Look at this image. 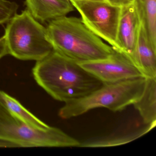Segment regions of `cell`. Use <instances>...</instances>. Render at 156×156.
I'll return each instance as SVG.
<instances>
[{
    "mask_svg": "<svg viewBox=\"0 0 156 156\" xmlns=\"http://www.w3.org/2000/svg\"><path fill=\"white\" fill-rule=\"evenodd\" d=\"M32 73L37 83L47 94L64 103L83 97L103 84L78 62L54 50L36 62Z\"/></svg>",
    "mask_w": 156,
    "mask_h": 156,
    "instance_id": "1",
    "label": "cell"
},
{
    "mask_svg": "<svg viewBox=\"0 0 156 156\" xmlns=\"http://www.w3.org/2000/svg\"><path fill=\"white\" fill-rule=\"evenodd\" d=\"M46 28L54 50L78 62L104 59L114 50L76 17L56 18Z\"/></svg>",
    "mask_w": 156,
    "mask_h": 156,
    "instance_id": "2",
    "label": "cell"
},
{
    "mask_svg": "<svg viewBox=\"0 0 156 156\" xmlns=\"http://www.w3.org/2000/svg\"><path fill=\"white\" fill-rule=\"evenodd\" d=\"M146 78L140 77L102 86L89 94L65 103L59 111L61 118L69 119L95 108H104L114 112L133 105L144 91Z\"/></svg>",
    "mask_w": 156,
    "mask_h": 156,
    "instance_id": "3",
    "label": "cell"
},
{
    "mask_svg": "<svg viewBox=\"0 0 156 156\" xmlns=\"http://www.w3.org/2000/svg\"><path fill=\"white\" fill-rule=\"evenodd\" d=\"M0 140L15 147H79L81 143L58 128L46 129L28 125L6 105L0 96Z\"/></svg>",
    "mask_w": 156,
    "mask_h": 156,
    "instance_id": "4",
    "label": "cell"
},
{
    "mask_svg": "<svg viewBox=\"0 0 156 156\" xmlns=\"http://www.w3.org/2000/svg\"><path fill=\"white\" fill-rule=\"evenodd\" d=\"M9 55L22 61L41 60L54 49L47 30L27 9L7 23L4 34Z\"/></svg>",
    "mask_w": 156,
    "mask_h": 156,
    "instance_id": "5",
    "label": "cell"
},
{
    "mask_svg": "<svg viewBox=\"0 0 156 156\" xmlns=\"http://www.w3.org/2000/svg\"><path fill=\"white\" fill-rule=\"evenodd\" d=\"M70 1L91 31L114 49L121 51L117 40L121 7L112 5L105 0Z\"/></svg>",
    "mask_w": 156,
    "mask_h": 156,
    "instance_id": "6",
    "label": "cell"
},
{
    "mask_svg": "<svg viewBox=\"0 0 156 156\" xmlns=\"http://www.w3.org/2000/svg\"><path fill=\"white\" fill-rule=\"evenodd\" d=\"M78 63L103 84L114 83L144 77L127 55L115 49L106 58Z\"/></svg>",
    "mask_w": 156,
    "mask_h": 156,
    "instance_id": "7",
    "label": "cell"
},
{
    "mask_svg": "<svg viewBox=\"0 0 156 156\" xmlns=\"http://www.w3.org/2000/svg\"><path fill=\"white\" fill-rule=\"evenodd\" d=\"M140 24L135 2L121 8L118 28V42L121 51L131 60L136 51Z\"/></svg>",
    "mask_w": 156,
    "mask_h": 156,
    "instance_id": "8",
    "label": "cell"
},
{
    "mask_svg": "<svg viewBox=\"0 0 156 156\" xmlns=\"http://www.w3.org/2000/svg\"><path fill=\"white\" fill-rule=\"evenodd\" d=\"M27 9L41 23L67 14L74 11L70 0H25Z\"/></svg>",
    "mask_w": 156,
    "mask_h": 156,
    "instance_id": "9",
    "label": "cell"
},
{
    "mask_svg": "<svg viewBox=\"0 0 156 156\" xmlns=\"http://www.w3.org/2000/svg\"><path fill=\"white\" fill-rule=\"evenodd\" d=\"M131 60L145 78H156V50L150 43L141 23L136 51Z\"/></svg>",
    "mask_w": 156,
    "mask_h": 156,
    "instance_id": "10",
    "label": "cell"
},
{
    "mask_svg": "<svg viewBox=\"0 0 156 156\" xmlns=\"http://www.w3.org/2000/svg\"><path fill=\"white\" fill-rule=\"evenodd\" d=\"M145 125L152 128L156 125V78H146L144 91L133 104Z\"/></svg>",
    "mask_w": 156,
    "mask_h": 156,
    "instance_id": "11",
    "label": "cell"
},
{
    "mask_svg": "<svg viewBox=\"0 0 156 156\" xmlns=\"http://www.w3.org/2000/svg\"><path fill=\"white\" fill-rule=\"evenodd\" d=\"M134 2L150 43L156 50V0H135Z\"/></svg>",
    "mask_w": 156,
    "mask_h": 156,
    "instance_id": "12",
    "label": "cell"
},
{
    "mask_svg": "<svg viewBox=\"0 0 156 156\" xmlns=\"http://www.w3.org/2000/svg\"><path fill=\"white\" fill-rule=\"evenodd\" d=\"M19 6L9 0H0V24L8 23L17 13Z\"/></svg>",
    "mask_w": 156,
    "mask_h": 156,
    "instance_id": "13",
    "label": "cell"
},
{
    "mask_svg": "<svg viewBox=\"0 0 156 156\" xmlns=\"http://www.w3.org/2000/svg\"><path fill=\"white\" fill-rule=\"evenodd\" d=\"M8 55H9V50L4 35L0 37V60Z\"/></svg>",
    "mask_w": 156,
    "mask_h": 156,
    "instance_id": "14",
    "label": "cell"
},
{
    "mask_svg": "<svg viewBox=\"0 0 156 156\" xmlns=\"http://www.w3.org/2000/svg\"><path fill=\"white\" fill-rule=\"evenodd\" d=\"M114 6L122 8L134 3L135 0H105Z\"/></svg>",
    "mask_w": 156,
    "mask_h": 156,
    "instance_id": "15",
    "label": "cell"
}]
</instances>
